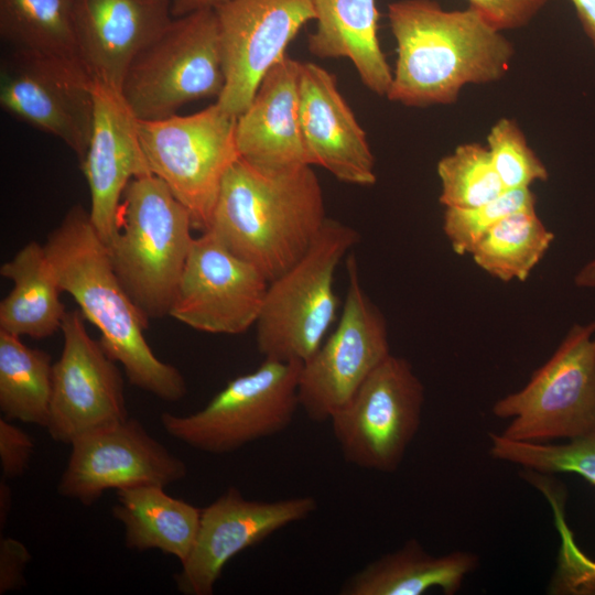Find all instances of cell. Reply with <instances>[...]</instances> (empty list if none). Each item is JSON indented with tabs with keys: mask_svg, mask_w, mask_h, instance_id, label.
<instances>
[{
	"mask_svg": "<svg viewBox=\"0 0 595 595\" xmlns=\"http://www.w3.org/2000/svg\"><path fill=\"white\" fill-rule=\"evenodd\" d=\"M71 446L57 490L85 506L95 504L109 489L166 487L187 474L180 457L129 416L77 437Z\"/></svg>",
	"mask_w": 595,
	"mask_h": 595,
	"instance_id": "cell-13",
	"label": "cell"
},
{
	"mask_svg": "<svg viewBox=\"0 0 595 595\" xmlns=\"http://www.w3.org/2000/svg\"><path fill=\"white\" fill-rule=\"evenodd\" d=\"M303 363L263 358L253 371L230 380L201 410L161 413L166 433L209 454L235 452L284 431L300 408L299 378Z\"/></svg>",
	"mask_w": 595,
	"mask_h": 595,
	"instance_id": "cell-8",
	"label": "cell"
},
{
	"mask_svg": "<svg viewBox=\"0 0 595 595\" xmlns=\"http://www.w3.org/2000/svg\"><path fill=\"white\" fill-rule=\"evenodd\" d=\"M299 65L288 54L275 63L236 119L239 155L256 167L285 171L310 165L300 122Z\"/></svg>",
	"mask_w": 595,
	"mask_h": 595,
	"instance_id": "cell-21",
	"label": "cell"
},
{
	"mask_svg": "<svg viewBox=\"0 0 595 595\" xmlns=\"http://www.w3.org/2000/svg\"><path fill=\"white\" fill-rule=\"evenodd\" d=\"M82 62L94 82L120 89L134 56L172 21V0H73Z\"/></svg>",
	"mask_w": 595,
	"mask_h": 595,
	"instance_id": "cell-20",
	"label": "cell"
},
{
	"mask_svg": "<svg viewBox=\"0 0 595 595\" xmlns=\"http://www.w3.org/2000/svg\"><path fill=\"white\" fill-rule=\"evenodd\" d=\"M548 0H468L489 24L504 32L527 25Z\"/></svg>",
	"mask_w": 595,
	"mask_h": 595,
	"instance_id": "cell-34",
	"label": "cell"
},
{
	"mask_svg": "<svg viewBox=\"0 0 595 595\" xmlns=\"http://www.w3.org/2000/svg\"><path fill=\"white\" fill-rule=\"evenodd\" d=\"M346 270L340 318L299 378L300 408L316 422L329 421L391 354L386 320L361 285L354 255L346 258Z\"/></svg>",
	"mask_w": 595,
	"mask_h": 595,
	"instance_id": "cell-11",
	"label": "cell"
},
{
	"mask_svg": "<svg viewBox=\"0 0 595 595\" xmlns=\"http://www.w3.org/2000/svg\"><path fill=\"white\" fill-rule=\"evenodd\" d=\"M225 69L216 13L173 18L130 63L120 91L139 120H159L193 101L216 98Z\"/></svg>",
	"mask_w": 595,
	"mask_h": 595,
	"instance_id": "cell-6",
	"label": "cell"
},
{
	"mask_svg": "<svg viewBox=\"0 0 595 595\" xmlns=\"http://www.w3.org/2000/svg\"><path fill=\"white\" fill-rule=\"evenodd\" d=\"M193 229L187 209L155 175L126 187L105 244L119 281L149 321L170 313Z\"/></svg>",
	"mask_w": 595,
	"mask_h": 595,
	"instance_id": "cell-4",
	"label": "cell"
},
{
	"mask_svg": "<svg viewBox=\"0 0 595 595\" xmlns=\"http://www.w3.org/2000/svg\"><path fill=\"white\" fill-rule=\"evenodd\" d=\"M553 239V232L543 225L536 208H526L494 225L470 255L480 269L498 280L524 281Z\"/></svg>",
	"mask_w": 595,
	"mask_h": 595,
	"instance_id": "cell-28",
	"label": "cell"
},
{
	"mask_svg": "<svg viewBox=\"0 0 595 595\" xmlns=\"http://www.w3.org/2000/svg\"><path fill=\"white\" fill-rule=\"evenodd\" d=\"M397 61L387 98L408 107L450 105L466 85L501 79L512 43L472 8L445 10L433 0L389 3Z\"/></svg>",
	"mask_w": 595,
	"mask_h": 595,
	"instance_id": "cell-1",
	"label": "cell"
},
{
	"mask_svg": "<svg viewBox=\"0 0 595 595\" xmlns=\"http://www.w3.org/2000/svg\"><path fill=\"white\" fill-rule=\"evenodd\" d=\"M536 208L530 187L506 190L498 197L470 208H445L443 230L455 253L473 251L485 234L511 213Z\"/></svg>",
	"mask_w": 595,
	"mask_h": 595,
	"instance_id": "cell-31",
	"label": "cell"
},
{
	"mask_svg": "<svg viewBox=\"0 0 595 595\" xmlns=\"http://www.w3.org/2000/svg\"><path fill=\"white\" fill-rule=\"evenodd\" d=\"M94 80L80 65L12 50L1 66L0 105L11 116L60 139L79 159L90 140Z\"/></svg>",
	"mask_w": 595,
	"mask_h": 595,
	"instance_id": "cell-12",
	"label": "cell"
},
{
	"mask_svg": "<svg viewBox=\"0 0 595 595\" xmlns=\"http://www.w3.org/2000/svg\"><path fill=\"white\" fill-rule=\"evenodd\" d=\"M269 281L210 232L194 238L169 315L193 329L237 335L256 325Z\"/></svg>",
	"mask_w": 595,
	"mask_h": 595,
	"instance_id": "cell-14",
	"label": "cell"
},
{
	"mask_svg": "<svg viewBox=\"0 0 595 595\" xmlns=\"http://www.w3.org/2000/svg\"><path fill=\"white\" fill-rule=\"evenodd\" d=\"M490 455L500 461L543 473H574L595 486V434L563 444L509 440L489 433Z\"/></svg>",
	"mask_w": 595,
	"mask_h": 595,
	"instance_id": "cell-30",
	"label": "cell"
},
{
	"mask_svg": "<svg viewBox=\"0 0 595 595\" xmlns=\"http://www.w3.org/2000/svg\"><path fill=\"white\" fill-rule=\"evenodd\" d=\"M0 35L12 50L55 56L85 68L73 0H0Z\"/></svg>",
	"mask_w": 595,
	"mask_h": 595,
	"instance_id": "cell-27",
	"label": "cell"
},
{
	"mask_svg": "<svg viewBox=\"0 0 595 595\" xmlns=\"http://www.w3.org/2000/svg\"><path fill=\"white\" fill-rule=\"evenodd\" d=\"M487 149L506 190L530 187L536 181L548 180L545 165L530 148L515 120L500 118L490 128Z\"/></svg>",
	"mask_w": 595,
	"mask_h": 595,
	"instance_id": "cell-32",
	"label": "cell"
},
{
	"mask_svg": "<svg viewBox=\"0 0 595 595\" xmlns=\"http://www.w3.org/2000/svg\"><path fill=\"white\" fill-rule=\"evenodd\" d=\"M0 274L13 283L0 302V329L41 339L62 328L67 311L44 245L28 242L1 264Z\"/></svg>",
	"mask_w": 595,
	"mask_h": 595,
	"instance_id": "cell-24",
	"label": "cell"
},
{
	"mask_svg": "<svg viewBox=\"0 0 595 595\" xmlns=\"http://www.w3.org/2000/svg\"><path fill=\"white\" fill-rule=\"evenodd\" d=\"M236 119L216 101L191 115L138 119L151 173L187 209L195 230H208L223 180L240 158Z\"/></svg>",
	"mask_w": 595,
	"mask_h": 595,
	"instance_id": "cell-7",
	"label": "cell"
},
{
	"mask_svg": "<svg viewBox=\"0 0 595 595\" xmlns=\"http://www.w3.org/2000/svg\"><path fill=\"white\" fill-rule=\"evenodd\" d=\"M214 11L225 69L216 102L238 117L301 29L315 21V10L312 0H230Z\"/></svg>",
	"mask_w": 595,
	"mask_h": 595,
	"instance_id": "cell-16",
	"label": "cell"
},
{
	"mask_svg": "<svg viewBox=\"0 0 595 595\" xmlns=\"http://www.w3.org/2000/svg\"><path fill=\"white\" fill-rule=\"evenodd\" d=\"M574 283L578 288L595 289V259L585 263L575 274Z\"/></svg>",
	"mask_w": 595,
	"mask_h": 595,
	"instance_id": "cell-39",
	"label": "cell"
},
{
	"mask_svg": "<svg viewBox=\"0 0 595 595\" xmlns=\"http://www.w3.org/2000/svg\"><path fill=\"white\" fill-rule=\"evenodd\" d=\"M300 122L310 165L359 186L377 181L366 132L340 94L335 76L312 62L299 65Z\"/></svg>",
	"mask_w": 595,
	"mask_h": 595,
	"instance_id": "cell-19",
	"label": "cell"
},
{
	"mask_svg": "<svg viewBox=\"0 0 595 595\" xmlns=\"http://www.w3.org/2000/svg\"><path fill=\"white\" fill-rule=\"evenodd\" d=\"M478 565L474 553L455 551L435 556L415 540L383 554L349 576L340 587L342 595H422L440 588L455 594L466 575Z\"/></svg>",
	"mask_w": 595,
	"mask_h": 595,
	"instance_id": "cell-23",
	"label": "cell"
},
{
	"mask_svg": "<svg viewBox=\"0 0 595 595\" xmlns=\"http://www.w3.org/2000/svg\"><path fill=\"white\" fill-rule=\"evenodd\" d=\"M44 248L62 292L99 329L101 347L122 366L129 382L161 400H181L187 390L185 379L149 346L143 334L149 320L119 281L89 212L80 205L68 209Z\"/></svg>",
	"mask_w": 595,
	"mask_h": 595,
	"instance_id": "cell-2",
	"label": "cell"
},
{
	"mask_svg": "<svg viewBox=\"0 0 595 595\" xmlns=\"http://www.w3.org/2000/svg\"><path fill=\"white\" fill-rule=\"evenodd\" d=\"M33 451L32 437L2 416L0 419V464L3 478L23 475L29 467Z\"/></svg>",
	"mask_w": 595,
	"mask_h": 595,
	"instance_id": "cell-35",
	"label": "cell"
},
{
	"mask_svg": "<svg viewBox=\"0 0 595 595\" xmlns=\"http://www.w3.org/2000/svg\"><path fill=\"white\" fill-rule=\"evenodd\" d=\"M440 203L445 208H470L487 203L506 188L497 175L487 147L464 143L443 156L436 166Z\"/></svg>",
	"mask_w": 595,
	"mask_h": 595,
	"instance_id": "cell-29",
	"label": "cell"
},
{
	"mask_svg": "<svg viewBox=\"0 0 595 595\" xmlns=\"http://www.w3.org/2000/svg\"><path fill=\"white\" fill-rule=\"evenodd\" d=\"M424 387L411 364L390 354L329 422L344 459L392 473L421 425Z\"/></svg>",
	"mask_w": 595,
	"mask_h": 595,
	"instance_id": "cell-10",
	"label": "cell"
},
{
	"mask_svg": "<svg viewBox=\"0 0 595 595\" xmlns=\"http://www.w3.org/2000/svg\"><path fill=\"white\" fill-rule=\"evenodd\" d=\"M50 354L0 329V410L3 418L46 428L52 397Z\"/></svg>",
	"mask_w": 595,
	"mask_h": 595,
	"instance_id": "cell-26",
	"label": "cell"
},
{
	"mask_svg": "<svg viewBox=\"0 0 595 595\" xmlns=\"http://www.w3.org/2000/svg\"><path fill=\"white\" fill-rule=\"evenodd\" d=\"M581 25L595 48V0H570Z\"/></svg>",
	"mask_w": 595,
	"mask_h": 595,
	"instance_id": "cell-37",
	"label": "cell"
},
{
	"mask_svg": "<svg viewBox=\"0 0 595 595\" xmlns=\"http://www.w3.org/2000/svg\"><path fill=\"white\" fill-rule=\"evenodd\" d=\"M31 560L26 547L17 539L0 540V594H6L21 586L24 571Z\"/></svg>",
	"mask_w": 595,
	"mask_h": 595,
	"instance_id": "cell-36",
	"label": "cell"
},
{
	"mask_svg": "<svg viewBox=\"0 0 595 595\" xmlns=\"http://www.w3.org/2000/svg\"><path fill=\"white\" fill-rule=\"evenodd\" d=\"M358 240L353 227L327 217L304 256L269 282L256 323L263 358L304 363L318 349L339 307L336 269Z\"/></svg>",
	"mask_w": 595,
	"mask_h": 595,
	"instance_id": "cell-5",
	"label": "cell"
},
{
	"mask_svg": "<svg viewBox=\"0 0 595 595\" xmlns=\"http://www.w3.org/2000/svg\"><path fill=\"white\" fill-rule=\"evenodd\" d=\"M315 31L307 48L320 58H347L371 93L386 97L392 71L378 37L376 0H312Z\"/></svg>",
	"mask_w": 595,
	"mask_h": 595,
	"instance_id": "cell-22",
	"label": "cell"
},
{
	"mask_svg": "<svg viewBox=\"0 0 595 595\" xmlns=\"http://www.w3.org/2000/svg\"><path fill=\"white\" fill-rule=\"evenodd\" d=\"M11 490L6 482L1 480L0 484V522L3 528V522L7 521L8 513L11 508Z\"/></svg>",
	"mask_w": 595,
	"mask_h": 595,
	"instance_id": "cell-40",
	"label": "cell"
},
{
	"mask_svg": "<svg viewBox=\"0 0 595 595\" xmlns=\"http://www.w3.org/2000/svg\"><path fill=\"white\" fill-rule=\"evenodd\" d=\"M493 412L511 422L502 436L548 443L595 434V321L574 324L519 391L499 399Z\"/></svg>",
	"mask_w": 595,
	"mask_h": 595,
	"instance_id": "cell-9",
	"label": "cell"
},
{
	"mask_svg": "<svg viewBox=\"0 0 595 595\" xmlns=\"http://www.w3.org/2000/svg\"><path fill=\"white\" fill-rule=\"evenodd\" d=\"M84 318L80 310L66 312L62 354L53 364L46 429L55 442L66 444L128 418L122 375L90 337Z\"/></svg>",
	"mask_w": 595,
	"mask_h": 595,
	"instance_id": "cell-15",
	"label": "cell"
},
{
	"mask_svg": "<svg viewBox=\"0 0 595 595\" xmlns=\"http://www.w3.org/2000/svg\"><path fill=\"white\" fill-rule=\"evenodd\" d=\"M316 509L312 496L253 500L236 487L228 488L201 510L195 543L175 575L178 592L212 595L232 558L284 527L305 520Z\"/></svg>",
	"mask_w": 595,
	"mask_h": 595,
	"instance_id": "cell-17",
	"label": "cell"
},
{
	"mask_svg": "<svg viewBox=\"0 0 595 595\" xmlns=\"http://www.w3.org/2000/svg\"><path fill=\"white\" fill-rule=\"evenodd\" d=\"M90 140L80 160L90 193V220L110 238L123 192L137 177L152 174L141 144L138 119L120 89L94 82Z\"/></svg>",
	"mask_w": 595,
	"mask_h": 595,
	"instance_id": "cell-18",
	"label": "cell"
},
{
	"mask_svg": "<svg viewBox=\"0 0 595 595\" xmlns=\"http://www.w3.org/2000/svg\"><path fill=\"white\" fill-rule=\"evenodd\" d=\"M326 219L312 165L266 171L239 158L223 180L206 231L270 282L304 256Z\"/></svg>",
	"mask_w": 595,
	"mask_h": 595,
	"instance_id": "cell-3",
	"label": "cell"
},
{
	"mask_svg": "<svg viewBox=\"0 0 595 595\" xmlns=\"http://www.w3.org/2000/svg\"><path fill=\"white\" fill-rule=\"evenodd\" d=\"M230 0H172L173 18L183 17L201 10H215Z\"/></svg>",
	"mask_w": 595,
	"mask_h": 595,
	"instance_id": "cell-38",
	"label": "cell"
},
{
	"mask_svg": "<svg viewBox=\"0 0 595 595\" xmlns=\"http://www.w3.org/2000/svg\"><path fill=\"white\" fill-rule=\"evenodd\" d=\"M201 510L163 486L144 485L117 490L112 513L125 528L128 549L160 550L183 563L195 543Z\"/></svg>",
	"mask_w": 595,
	"mask_h": 595,
	"instance_id": "cell-25",
	"label": "cell"
},
{
	"mask_svg": "<svg viewBox=\"0 0 595 595\" xmlns=\"http://www.w3.org/2000/svg\"><path fill=\"white\" fill-rule=\"evenodd\" d=\"M554 511L562 544L550 589L554 594H593L595 593V561L582 553L556 507Z\"/></svg>",
	"mask_w": 595,
	"mask_h": 595,
	"instance_id": "cell-33",
	"label": "cell"
}]
</instances>
